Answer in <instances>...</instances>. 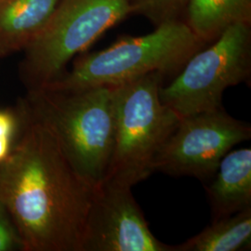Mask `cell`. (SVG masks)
<instances>
[{
	"mask_svg": "<svg viewBox=\"0 0 251 251\" xmlns=\"http://www.w3.org/2000/svg\"><path fill=\"white\" fill-rule=\"evenodd\" d=\"M9 156L0 163V198L25 251H82L95 186L66 158L24 101Z\"/></svg>",
	"mask_w": 251,
	"mask_h": 251,
	"instance_id": "obj_1",
	"label": "cell"
},
{
	"mask_svg": "<svg viewBox=\"0 0 251 251\" xmlns=\"http://www.w3.org/2000/svg\"><path fill=\"white\" fill-rule=\"evenodd\" d=\"M25 102L53 135L66 158L90 184L104 179L116 131L114 87L30 90Z\"/></svg>",
	"mask_w": 251,
	"mask_h": 251,
	"instance_id": "obj_2",
	"label": "cell"
},
{
	"mask_svg": "<svg viewBox=\"0 0 251 251\" xmlns=\"http://www.w3.org/2000/svg\"><path fill=\"white\" fill-rule=\"evenodd\" d=\"M206 45L185 22H164L148 35L121 38L107 49L79 58L73 69L42 89L74 91L115 87L153 72L177 75Z\"/></svg>",
	"mask_w": 251,
	"mask_h": 251,
	"instance_id": "obj_3",
	"label": "cell"
},
{
	"mask_svg": "<svg viewBox=\"0 0 251 251\" xmlns=\"http://www.w3.org/2000/svg\"><path fill=\"white\" fill-rule=\"evenodd\" d=\"M164 77L153 72L114 87L115 141L102 180L132 188L153 173V159L180 119L160 100Z\"/></svg>",
	"mask_w": 251,
	"mask_h": 251,
	"instance_id": "obj_4",
	"label": "cell"
},
{
	"mask_svg": "<svg viewBox=\"0 0 251 251\" xmlns=\"http://www.w3.org/2000/svg\"><path fill=\"white\" fill-rule=\"evenodd\" d=\"M132 12V0H61L25 48L22 72L29 91L60 78L74 56Z\"/></svg>",
	"mask_w": 251,
	"mask_h": 251,
	"instance_id": "obj_5",
	"label": "cell"
},
{
	"mask_svg": "<svg viewBox=\"0 0 251 251\" xmlns=\"http://www.w3.org/2000/svg\"><path fill=\"white\" fill-rule=\"evenodd\" d=\"M213 42L194 54L174 79L159 90L162 102L179 118L223 108L225 90L251 78L250 23L228 27Z\"/></svg>",
	"mask_w": 251,
	"mask_h": 251,
	"instance_id": "obj_6",
	"label": "cell"
},
{
	"mask_svg": "<svg viewBox=\"0 0 251 251\" xmlns=\"http://www.w3.org/2000/svg\"><path fill=\"white\" fill-rule=\"evenodd\" d=\"M251 138V124L231 117L224 107L182 117L155 155L152 171L206 184L225 154Z\"/></svg>",
	"mask_w": 251,
	"mask_h": 251,
	"instance_id": "obj_7",
	"label": "cell"
},
{
	"mask_svg": "<svg viewBox=\"0 0 251 251\" xmlns=\"http://www.w3.org/2000/svg\"><path fill=\"white\" fill-rule=\"evenodd\" d=\"M82 251H174L153 236L131 188L102 180L94 188Z\"/></svg>",
	"mask_w": 251,
	"mask_h": 251,
	"instance_id": "obj_8",
	"label": "cell"
},
{
	"mask_svg": "<svg viewBox=\"0 0 251 251\" xmlns=\"http://www.w3.org/2000/svg\"><path fill=\"white\" fill-rule=\"evenodd\" d=\"M206 191L212 221L251 208V148L227 152Z\"/></svg>",
	"mask_w": 251,
	"mask_h": 251,
	"instance_id": "obj_9",
	"label": "cell"
},
{
	"mask_svg": "<svg viewBox=\"0 0 251 251\" xmlns=\"http://www.w3.org/2000/svg\"><path fill=\"white\" fill-rule=\"evenodd\" d=\"M61 0H0V55L25 49Z\"/></svg>",
	"mask_w": 251,
	"mask_h": 251,
	"instance_id": "obj_10",
	"label": "cell"
},
{
	"mask_svg": "<svg viewBox=\"0 0 251 251\" xmlns=\"http://www.w3.org/2000/svg\"><path fill=\"white\" fill-rule=\"evenodd\" d=\"M185 24L203 42H213L228 27L250 23L251 0H188Z\"/></svg>",
	"mask_w": 251,
	"mask_h": 251,
	"instance_id": "obj_11",
	"label": "cell"
},
{
	"mask_svg": "<svg viewBox=\"0 0 251 251\" xmlns=\"http://www.w3.org/2000/svg\"><path fill=\"white\" fill-rule=\"evenodd\" d=\"M251 248V207L213 220L202 232L174 246V251H237Z\"/></svg>",
	"mask_w": 251,
	"mask_h": 251,
	"instance_id": "obj_12",
	"label": "cell"
},
{
	"mask_svg": "<svg viewBox=\"0 0 251 251\" xmlns=\"http://www.w3.org/2000/svg\"><path fill=\"white\" fill-rule=\"evenodd\" d=\"M134 12L144 14L153 23L178 19V14L185 9L188 0H132Z\"/></svg>",
	"mask_w": 251,
	"mask_h": 251,
	"instance_id": "obj_13",
	"label": "cell"
},
{
	"mask_svg": "<svg viewBox=\"0 0 251 251\" xmlns=\"http://www.w3.org/2000/svg\"><path fill=\"white\" fill-rule=\"evenodd\" d=\"M20 127L19 112L0 110V163L11 151Z\"/></svg>",
	"mask_w": 251,
	"mask_h": 251,
	"instance_id": "obj_14",
	"label": "cell"
},
{
	"mask_svg": "<svg viewBox=\"0 0 251 251\" xmlns=\"http://www.w3.org/2000/svg\"><path fill=\"white\" fill-rule=\"evenodd\" d=\"M24 251L17 227L7 206L0 198V251Z\"/></svg>",
	"mask_w": 251,
	"mask_h": 251,
	"instance_id": "obj_15",
	"label": "cell"
}]
</instances>
